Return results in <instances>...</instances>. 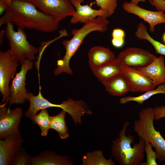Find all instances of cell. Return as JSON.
<instances>
[{"label":"cell","mask_w":165,"mask_h":165,"mask_svg":"<svg viewBox=\"0 0 165 165\" xmlns=\"http://www.w3.org/2000/svg\"><path fill=\"white\" fill-rule=\"evenodd\" d=\"M44 14L59 22L74 15L75 9L70 0H28Z\"/></svg>","instance_id":"obj_8"},{"label":"cell","mask_w":165,"mask_h":165,"mask_svg":"<svg viewBox=\"0 0 165 165\" xmlns=\"http://www.w3.org/2000/svg\"><path fill=\"white\" fill-rule=\"evenodd\" d=\"M135 35L140 39L148 41L154 47L156 53L165 56V45L152 38L148 34L146 26L143 23L139 24Z\"/></svg>","instance_id":"obj_22"},{"label":"cell","mask_w":165,"mask_h":165,"mask_svg":"<svg viewBox=\"0 0 165 165\" xmlns=\"http://www.w3.org/2000/svg\"><path fill=\"white\" fill-rule=\"evenodd\" d=\"M152 145L148 142L145 141V152L146 155V161L143 162L141 165H157L156 154L152 149Z\"/></svg>","instance_id":"obj_27"},{"label":"cell","mask_w":165,"mask_h":165,"mask_svg":"<svg viewBox=\"0 0 165 165\" xmlns=\"http://www.w3.org/2000/svg\"><path fill=\"white\" fill-rule=\"evenodd\" d=\"M75 9V15L72 16L70 22L72 24L79 23H84L91 20L98 16L107 18V13L103 9L100 8L98 10L94 9L87 4L82 5L84 0H70Z\"/></svg>","instance_id":"obj_14"},{"label":"cell","mask_w":165,"mask_h":165,"mask_svg":"<svg viewBox=\"0 0 165 165\" xmlns=\"http://www.w3.org/2000/svg\"><path fill=\"white\" fill-rule=\"evenodd\" d=\"M154 114V120L157 121L165 117V106L155 107L153 108Z\"/></svg>","instance_id":"obj_28"},{"label":"cell","mask_w":165,"mask_h":165,"mask_svg":"<svg viewBox=\"0 0 165 165\" xmlns=\"http://www.w3.org/2000/svg\"><path fill=\"white\" fill-rule=\"evenodd\" d=\"M89 66L91 70L115 59L114 53L108 48L101 46L93 47L88 53Z\"/></svg>","instance_id":"obj_17"},{"label":"cell","mask_w":165,"mask_h":165,"mask_svg":"<svg viewBox=\"0 0 165 165\" xmlns=\"http://www.w3.org/2000/svg\"><path fill=\"white\" fill-rule=\"evenodd\" d=\"M67 112L62 110L57 115L50 116V129L56 130L62 139H65L68 138L69 133L65 119Z\"/></svg>","instance_id":"obj_20"},{"label":"cell","mask_w":165,"mask_h":165,"mask_svg":"<svg viewBox=\"0 0 165 165\" xmlns=\"http://www.w3.org/2000/svg\"><path fill=\"white\" fill-rule=\"evenodd\" d=\"M135 68L151 79L155 87L161 84H165V65L163 55L156 57L152 62L145 67Z\"/></svg>","instance_id":"obj_15"},{"label":"cell","mask_w":165,"mask_h":165,"mask_svg":"<svg viewBox=\"0 0 165 165\" xmlns=\"http://www.w3.org/2000/svg\"><path fill=\"white\" fill-rule=\"evenodd\" d=\"M23 142L20 134L0 139V165H10L16 154L22 148Z\"/></svg>","instance_id":"obj_13"},{"label":"cell","mask_w":165,"mask_h":165,"mask_svg":"<svg viewBox=\"0 0 165 165\" xmlns=\"http://www.w3.org/2000/svg\"><path fill=\"white\" fill-rule=\"evenodd\" d=\"M158 94H165V84L160 85L156 89L146 91L144 94L139 96H128L122 97L120 99L119 102L121 104H125L129 101H134L141 105L152 96Z\"/></svg>","instance_id":"obj_23"},{"label":"cell","mask_w":165,"mask_h":165,"mask_svg":"<svg viewBox=\"0 0 165 165\" xmlns=\"http://www.w3.org/2000/svg\"><path fill=\"white\" fill-rule=\"evenodd\" d=\"M109 23L107 18L98 16L85 22L81 28L73 29L71 32L73 35L72 38L69 40H64L62 42L66 52L64 57L57 61V67L54 70V75L57 76L63 72L72 75L73 72L70 67V61L84 39L89 34L93 31L105 32L108 30Z\"/></svg>","instance_id":"obj_2"},{"label":"cell","mask_w":165,"mask_h":165,"mask_svg":"<svg viewBox=\"0 0 165 165\" xmlns=\"http://www.w3.org/2000/svg\"><path fill=\"white\" fill-rule=\"evenodd\" d=\"M129 125V122H125L119 132L118 137L113 141L112 156L120 165H141L145 156V141L139 138V142L134 143V136L126 134V130Z\"/></svg>","instance_id":"obj_3"},{"label":"cell","mask_w":165,"mask_h":165,"mask_svg":"<svg viewBox=\"0 0 165 165\" xmlns=\"http://www.w3.org/2000/svg\"><path fill=\"white\" fill-rule=\"evenodd\" d=\"M19 65L18 61L12 58L9 49L5 52L0 51V92L2 96L1 104L9 103V81L15 77Z\"/></svg>","instance_id":"obj_6"},{"label":"cell","mask_w":165,"mask_h":165,"mask_svg":"<svg viewBox=\"0 0 165 165\" xmlns=\"http://www.w3.org/2000/svg\"><path fill=\"white\" fill-rule=\"evenodd\" d=\"M163 11H165V8H164V9H163ZM164 16L165 17V13H164Z\"/></svg>","instance_id":"obj_36"},{"label":"cell","mask_w":165,"mask_h":165,"mask_svg":"<svg viewBox=\"0 0 165 165\" xmlns=\"http://www.w3.org/2000/svg\"><path fill=\"white\" fill-rule=\"evenodd\" d=\"M82 165H114L115 163L110 158L106 159L101 150L87 152L82 159Z\"/></svg>","instance_id":"obj_21"},{"label":"cell","mask_w":165,"mask_h":165,"mask_svg":"<svg viewBox=\"0 0 165 165\" xmlns=\"http://www.w3.org/2000/svg\"><path fill=\"white\" fill-rule=\"evenodd\" d=\"M97 6L103 9L110 17L115 13L117 6V0H95Z\"/></svg>","instance_id":"obj_26"},{"label":"cell","mask_w":165,"mask_h":165,"mask_svg":"<svg viewBox=\"0 0 165 165\" xmlns=\"http://www.w3.org/2000/svg\"><path fill=\"white\" fill-rule=\"evenodd\" d=\"M163 42L165 43V32L164 33L163 35Z\"/></svg>","instance_id":"obj_35"},{"label":"cell","mask_w":165,"mask_h":165,"mask_svg":"<svg viewBox=\"0 0 165 165\" xmlns=\"http://www.w3.org/2000/svg\"><path fill=\"white\" fill-rule=\"evenodd\" d=\"M33 67V62L28 59H26L21 64L20 71L16 73L9 86V106L13 104H23L29 101L28 92L25 87L26 75Z\"/></svg>","instance_id":"obj_7"},{"label":"cell","mask_w":165,"mask_h":165,"mask_svg":"<svg viewBox=\"0 0 165 165\" xmlns=\"http://www.w3.org/2000/svg\"><path fill=\"white\" fill-rule=\"evenodd\" d=\"M156 57L148 50L130 47L121 52L117 58L122 65L138 68L147 65Z\"/></svg>","instance_id":"obj_10"},{"label":"cell","mask_w":165,"mask_h":165,"mask_svg":"<svg viewBox=\"0 0 165 165\" xmlns=\"http://www.w3.org/2000/svg\"><path fill=\"white\" fill-rule=\"evenodd\" d=\"M92 71L102 84L116 75L123 73L122 65L117 58Z\"/></svg>","instance_id":"obj_19"},{"label":"cell","mask_w":165,"mask_h":165,"mask_svg":"<svg viewBox=\"0 0 165 165\" xmlns=\"http://www.w3.org/2000/svg\"><path fill=\"white\" fill-rule=\"evenodd\" d=\"M102 84L106 91L114 96H123L131 91L128 80L123 73L116 75Z\"/></svg>","instance_id":"obj_18"},{"label":"cell","mask_w":165,"mask_h":165,"mask_svg":"<svg viewBox=\"0 0 165 165\" xmlns=\"http://www.w3.org/2000/svg\"><path fill=\"white\" fill-rule=\"evenodd\" d=\"M123 10L129 13L134 14L147 22L150 26L149 31L153 32L157 24L165 23L164 11H152L140 7L138 4L125 2L122 5Z\"/></svg>","instance_id":"obj_11"},{"label":"cell","mask_w":165,"mask_h":165,"mask_svg":"<svg viewBox=\"0 0 165 165\" xmlns=\"http://www.w3.org/2000/svg\"><path fill=\"white\" fill-rule=\"evenodd\" d=\"M123 73L129 82L131 91L135 92H146L155 89L153 82L137 69L122 65Z\"/></svg>","instance_id":"obj_12"},{"label":"cell","mask_w":165,"mask_h":165,"mask_svg":"<svg viewBox=\"0 0 165 165\" xmlns=\"http://www.w3.org/2000/svg\"><path fill=\"white\" fill-rule=\"evenodd\" d=\"M8 6L4 3L0 2V14H2L4 11H6Z\"/></svg>","instance_id":"obj_31"},{"label":"cell","mask_w":165,"mask_h":165,"mask_svg":"<svg viewBox=\"0 0 165 165\" xmlns=\"http://www.w3.org/2000/svg\"><path fill=\"white\" fill-rule=\"evenodd\" d=\"M112 43L115 47L120 48L123 46L124 43V38H112Z\"/></svg>","instance_id":"obj_30"},{"label":"cell","mask_w":165,"mask_h":165,"mask_svg":"<svg viewBox=\"0 0 165 165\" xmlns=\"http://www.w3.org/2000/svg\"><path fill=\"white\" fill-rule=\"evenodd\" d=\"M6 105L3 103L0 106V139L20 134L19 127L23 116L22 108L10 109L6 107Z\"/></svg>","instance_id":"obj_9"},{"label":"cell","mask_w":165,"mask_h":165,"mask_svg":"<svg viewBox=\"0 0 165 165\" xmlns=\"http://www.w3.org/2000/svg\"><path fill=\"white\" fill-rule=\"evenodd\" d=\"M146 0L148 1L149 2L152 1V0H131L130 2L133 4H138L139 2H145Z\"/></svg>","instance_id":"obj_32"},{"label":"cell","mask_w":165,"mask_h":165,"mask_svg":"<svg viewBox=\"0 0 165 165\" xmlns=\"http://www.w3.org/2000/svg\"><path fill=\"white\" fill-rule=\"evenodd\" d=\"M12 0H0V2L4 3L9 7L10 5Z\"/></svg>","instance_id":"obj_33"},{"label":"cell","mask_w":165,"mask_h":165,"mask_svg":"<svg viewBox=\"0 0 165 165\" xmlns=\"http://www.w3.org/2000/svg\"><path fill=\"white\" fill-rule=\"evenodd\" d=\"M33 123L38 125L41 130V135L46 136L50 129V116L47 108L41 110L40 112L30 118Z\"/></svg>","instance_id":"obj_24"},{"label":"cell","mask_w":165,"mask_h":165,"mask_svg":"<svg viewBox=\"0 0 165 165\" xmlns=\"http://www.w3.org/2000/svg\"><path fill=\"white\" fill-rule=\"evenodd\" d=\"M32 157L22 148L16 154L10 165H30Z\"/></svg>","instance_id":"obj_25"},{"label":"cell","mask_w":165,"mask_h":165,"mask_svg":"<svg viewBox=\"0 0 165 165\" xmlns=\"http://www.w3.org/2000/svg\"><path fill=\"white\" fill-rule=\"evenodd\" d=\"M36 7L28 0H13L0 19V27L11 22L24 29L46 33L56 31L59 22Z\"/></svg>","instance_id":"obj_1"},{"label":"cell","mask_w":165,"mask_h":165,"mask_svg":"<svg viewBox=\"0 0 165 165\" xmlns=\"http://www.w3.org/2000/svg\"><path fill=\"white\" fill-rule=\"evenodd\" d=\"M68 156L57 154L53 151L44 150L32 157L30 165H72Z\"/></svg>","instance_id":"obj_16"},{"label":"cell","mask_w":165,"mask_h":165,"mask_svg":"<svg viewBox=\"0 0 165 165\" xmlns=\"http://www.w3.org/2000/svg\"><path fill=\"white\" fill-rule=\"evenodd\" d=\"M6 24L5 32L12 58L19 61L21 64L26 59L34 61L35 55L38 53L39 50L28 42L24 28L18 27L17 31H15L13 23L9 22Z\"/></svg>","instance_id":"obj_5"},{"label":"cell","mask_w":165,"mask_h":165,"mask_svg":"<svg viewBox=\"0 0 165 165\" xmlns=\"http://www.w3.org/2000/svg\"><path fill=\"white\" fill-rule=\"evenodd\" d=\"M4 33V31L3 30H2L0 32V45H2L3 43L2 38L3 36Z\"/></svg>","instance_id":"obj_34"},{"label":"cell","mask_w":165,"mask_h":165,"mask_svg":"<svg viewBox=\"0 0 165 165\" xmlns=\"http://www.w3.org/2000/svg\"><path fill=\"white\" fill-rule=\"evenodd\" d=\"M125 36L124 31L120 28L114 29L112 32V38H124Z\"/></svg>","instance_id":"obj_29"},{"label":"cell","mask_w":165,"mask_h":165,"mask_svg":"<svg viewBox=\"0 0 165 165\" xmlns=\"http://www.w3.org/2000/svg\"><path fill=\"white\" fill-rule=\"evenodd\" d=\"M153 108L148 107L141 110L134 121L133 130L139 138L150 143L155 149L157 159L165 161V140L155 128Z\"/></svg>","instance_id":"obj_4"}]
</instances>
